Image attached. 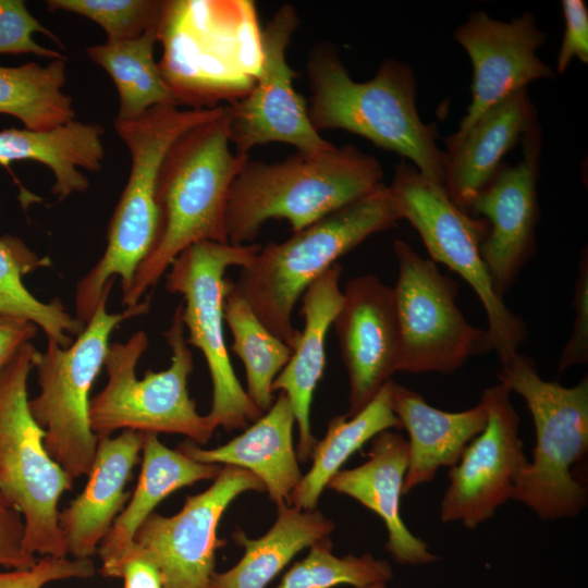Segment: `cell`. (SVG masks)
I'll list each match as a JSON object with an SVG mask.
<instances>
[{
  "mask_svg": "<svg viewBox=\"0 0 588 588\" xmlns=\"http://www.w3.org/2000/svg\"><path fill=\"white\" fill-rule=\"evenodd\" d=\"M228 108L177 137L159 169L156 204L159 224L154 245L122 292L136 306L157 285L172 261L191 245L229 243L225 213L232 183L248 156L233 152Z\"/></svg>",
  "mask_w": 588,
  "mask_h": 588,
  "instance_id": "6da1fadb",
  "label": "cell"
},
{
  "mask_svg": "<svg viewBox=\"0 0 588 588\" xmlns=\"http://www.w3.org/2000/svg\"><path fill=\"white\" fill-rule=\"evenodd\" d=\"M310 86L308 117L317 132L345 130L393 151L425 176L443 185L445 152L434 124H426L416 107L413 69L384 60L369 81H354L338 50L315 47L307 63Z\"/></svg>",
  "mask_w": 588,
  "mask_h": 588,
  "instance_id": "7a4b0ae2",
  "label": "cell"
},
{
  "mask_svg": "<svg viewBox=\"0 0 588 588\" xmlns=\"http://www.w3.org/2000/svg\"><path fill=\"white\" fill-rule=\"evenodd\" d=\"M377 158L353 145L298 152L266 163L249 158L234 179L225 230L232 245H247L270 219H285L298 232L382 185Z\"/></svg>",
  "mask_w": 588,
  "mask_h": 588,
  "instance_id": "3957f363",
  "label": "cell"
},
{
  "mask_svg": "<svg viewBox=\"0 0 588 588\" xmlns=\"http://www.w3.org/2000/svg\"><path fill=\"white\" fill-rule=\"evenodd\" d=\"M400 220L396 203L382 184L290 238L260 247L232 286L262 324L294 351L301 331L293 326L292 314L307 287L340 257Z\"/></svg>",
  "mask_w": 588,
  "mask_h": 588,
  "instance_id": "277c9868",
  "label": "cell"
},
{
  "mask_svg": "<svg viewBox=\"0 0 588 588\" xmlns=\"http://www.w3.org/2000/svg\"><path fill=\"white\" fill-rule=\"evenodd\" d=\"M224 106L179 109L156 106L134 120H114L131 155L126 185L108 224L107 245L98 262L77 283L76 318L86 324L115 277L125 291L157 236L156 185L162 160L173 142L189 128L217 117Z\"/></svg>",
  "mask_w": 588,
  "mask_h": 588,
  "instance_id": "5b68a950",
  "label": "cell"
},
{
  "mask_svg": "<svg viewBox=\"0 0 588 588\" xmlns=\"http://www.w3.org/2000/svg\"><path fill=\"white\" fill-rule=\"evenodd\" d=\"M499 382L520 395L535 425L532 461L512 492L542 519L577 516L587 505V488L573 473L588 452V379L564 387L544 380L531 358L518 353L501 365Z\"/></svg>",
  "mask_w": 588,
  "mask_h": 588,
  "instance_id": "8992f818",
  "label": "cell"
},
{
  "mask_svg": "<svg viewBox=\"0 0 588 588\" xmlns=\"http://www.w3.org/2000/svg\"><path fill=\"white\" fill-rule=\"evenodd\" d=\"M182 309L181 303L164 332L172 354L166 370H149L137 379L136 366L148 346L143 330L124 343L109 344L103 365L108 381L89 402V424L98 439L119 429L183 434L198 445L211 438L215 430L206 415L198 414L187 390L194 359L185 340Z\"/></svg>",
  "mask_w": 588,
  "mask_h": 588,
  "instance_id": "52a82bcc",
  "label": "cell"
},
{
  "mask_svg": "<svg viewBox=\"0 0 588 588\" xmlns=\"http://www.w3.org/2000/svg\"><path fill=\"white\" fill-rule=\"evenodd\" d=\"M36 352L26 342L0 369V491L23 516L25 551L66 558L58 503L73 479L48 454L45 430L28 407L27 379Z\"/></svg>",
  "mask_w": 588,
  "mask_h": 588,
  "instance_id": "ba28073f",
  "label": "cell"
},
{
  "mask_svg": "<svg viewBox=\"0 0 588 588\" xmlns=\"http://www.w3.org/2000/svg\"><path fill=\"white\" fill-rule=\"evenodd\" d=\"M109 295L110 291L103 294L70 346L48 341L46 350L34 356L40 392L28 400V407L45 430L48 454L73 480L88 475L96 453L98 438L89 424V392L105 365L110 335L125 319L146 314L150 305L147 298L123 313L109 314Z\"/></svg>",
  "mask_w": 588,
  "mask_h": 588,
  "instance_id": "9c48e42d",
  "label": "cell"
},
{
  "mask_svg": "<svg viewBox=\"0 0 588 588\" xmlns=\"http://www.w3.org/2000/svg\"><path fill=\"white\" fill-rule=\"evenodd\" d=\"M388 187L401 218L415 228L429 258L457 273L476 293L487 316L492 351L501 365L511 360L526 340L527 328L522 317L497 295L483 262L480 248L488 222L462 210L443 185L405 160L396 167Z\"/></svg>",
  "mask_w": 588,
  "mask_h": 588,
  "instance_id": "30bf717a",
  "label": "cell"
},
{
  "mask_svg": "<svg viewBox=\"0 0 588 588\" xmlns=\"http://www.w3.org/2000/svg\"><path fill=\"white\" fill-rule=\"evenodd\" d=\"M258 244L201 242L185 248L170 265L166 289L184 298L182 320L188 330L186 343L204 355L212 382V404L206 415L211 428L245 429L261 413L240 384L224 340L223 304L228 290L225 272L247 266L260 249Z\"/></svg>",
  "mask_w": 588,
  "mask_h": 588,
  "instance_id": "8fae6325",
  "label": "cell"
},
{
  "mask_svg": "<svg viewBox=\"0 0 588 588\" xmlns=\"http://www.w3.org/2000/svg\"><path fill=\"white\" fill-rule=\"evenodd\" d=\"M393 252L399 371L451 373L473 356L492 351L487 330L470 324L457 306V283L403 240L394 241Z\"/></svg>",
  "mask_w": 588,
  "mask_h": 588,
  "instance_id": "7c38bea8",
  "label": "cell"
},
{
  "mask_svg": "<svg viewBox=\"0 0 588 588\" xmlns=\"http://www.w3.org/2000/svg\"><path fill=\"white\" fill-rule=\"evenodd\" d=\"M297 26L295 8L283 4L260 33V59L253 84L226 106L230 140L237 155L248 156L252 148L273 142L305 154L333 145L314 128L307 103L293 86L295 72L287 63L286 50Z\"/></svg>",
  "mask_w": 588,
  "mask_h": 588,
  "instance_id": "4fadbf2b",
  "label": "cell"
},
{
  "mask_svg": "<svg viewBox=\"0 0 588 588\" xmlns=\"http://www.w3.org/2000/svg\"><path fill=\"white\" fill-rule=\"evenodd\" d=\"M266 491L248 470L223 465L212 485L188 495L172 516L152 513L134 536L131 551L149 559L159 569L164 588H211L221 516L240 494Z\"/></svg>",
  "mask_w": 588,
  "mask_h": 588,
  "instance_id": "5bb4252c",
  "label": "cell"
},
{
  "mask_svg": "<svg viewBox=\"0 0 588 588\" xmlns=\"http://www.w3.org/2000/svg\"><path fill=\"white\" fill-rule=\"evenodd\" d=\"M510 395V389L500 382L483 390L479 401L487 422L449 470L450 483L440 504L442 523L475 529L512 500L514 485L529 461Z\"/></svg>",
  "mask_w": 588,
  "mask_h": 588,
  "instance_id": "9a60e30c",
  "label": "cell"
},
{
  "mask_svg": "<svg viewBox=\"0 0 588 588\" xmlns=\"http://www.w3.org/2000/svg\"><path fill=\"white\" fill-rule=\"evenodd\" d=\"M520 140L519 161L515 166L502 163L465 210L488 222L480 250L493 289L503 301L536 250L537 182L542 146L539 123Z\"/></svg>",
  "mask_w": 588,
  "mask_h": 588,
  "instance_id": "2e32d148",
  "label": "cell"
},
{
  "mask_svg": "<svg viewBox=\"0 0 588 588\" xmlns=\"http://www.w3.org/2000/svg\"><path fill=\"white\" fill-rule=\"evenodd\" d=\"M473 66L471 101L453 136L463 135L489 108L541 78H552L553 69L538 56L546 34L535 16L524 12L511 21L470 13L454 32Z\"/></svg>",
  "mask_w": 588,
  "mask_h": 588,
  "instance_id": "e0dca14e",
  "label": "cell"
},
{
  "mask_svg": "<svg viewBox=\"0 0 588 588\" xmlns=\"http://www.w3.org/2000/svg\"><path fill=\"white\" fill-rule=\"evenodd\" d=\"M333 320L348 376L346 417L360 412L399 371L400 332L392 286L376 274L350 279Z\"/></svg>",
  "mask_w": 588,
  "mask_h": 588,
  "instance_id": "ac0fdd59",
  "label": "cell"
},
{
  "mask_svg": "<svg viewBox=\"0 0 588 588\" xmlns=\"http://www.w3.org/2000/svg\"><path fill=\"white\" fill-rule=\"evenodd\" d=\"M408 463L407 440L384 430L371 440L368 460L354 468L338 471L327 488L353 498L384 523V549L402 565L434 562L428 544L406 527L401 516V498Z\"/></svg>",
  "mask_w": 588,
  "mask_h": 588,
  "instance_id": "d6986e66",
  "label": "cell"
},
{
  "mask_svg": "<svg viewBox=\"0 0 588 588\" xmlns=\"http://www.w3.org/2000/svg\"><path fill=\"white\" fill-rule=\"evenodd\" d=\"M145 432L125 429L118 437L99 438L84 490L59 513L68 554L90 559L121 513L124 491L139 460Z\"/></svg>",
  "mask_w": 588,
  "mask_h": 588,
  "instance_id": "ffe728a7",
  "label": "cell"
},
{
  "mask_svg": "<svg viewBox=\"0 0 588 588\" xmlns=\"http://www.w3.org/2000/svg\"><path fill=\"white\" fill-rule=\"evenodd\" d=\"M537 122L536 107L523 88L489 108L463 135H450L443 187L452 201L465 211L494 176L503 157Z\"/></svg>",
  "mask_w": 588,
  "mask_h": 588,
  "instance_id": "44dd1931",
  "label": "cell"
},
{
  "mask_svg": "<svg viewBox=\"0 0 588 588\" xmlns=\"http://www.w3.org/2000/svg\"><path fill=\"white\" fill-rule=\"evenodd\" d=\"M295 422L291 403L280 392L272 406L246 430L215 449L186 440L177 449L196 462L235 466L258 477L277 505L290 504L302 473L293 444Z\"/></svg>",
  "mask_w": 588,
  "mask_h": 588,
  "instance_id": "7402d4cb",
  "label": "cell"
},
{
  "mask_svg": "<svg viewBox=\"0 0 588 588\" xmlns=\"http://www.w3.org/2000/svg\"><path fill=\"white\" fill-rule=\"evenodd\" d=\"M342 272L343 267L335 262L302 295L304 328L289 363L272 383V392L285 393L291 403L298 427L296 455L304 463L310 460L317 442L311 431L310 408L324 369L326 335L342 304Z\"/></svg>",
  "mask_w": 588,
  "mask_h": 588,
  "instance_id": "603a6c76",
  "label": "cell"
},
{
  "mask_svg": "<svg viewBox=\"0 0 588 588\" xmlns=\"http://www.w3.org/2000/svg\"><path fill=\"white\" fill-rule=\"evenodd\" d=\"M391 402L401 428L408 433L403 495L431 481L439 468L453 467L487 422V412L480 401L462 412H445L394 381Z\"/></svg>",
  "mask_w": 588,
  "mask_h": 588,
  "instance_id": "cb8c5ba5",
  "label": "cell"
},
{
  "mask_svg": "<svg viewBox=\"0 0 588 588\" xmlns=\"http://www.w3.org/2000/svg\"><path fill=\"white\" fill-rule=\"evenodd\" d=\"M142 452V468L134 493L98 548L100 571L131 550L136 531L162 500L197 481L215 479L223 467L196 462L177 448L169 449L156 433L145 432Z\"/></svg>",
  "mask_w": 588,
  "mask_h": 588,
  "instance_id": "d4e9b609",
  "label": "cell"
},
{
  "mask_svg": "<svg viewBox=\"0 0 588 588\" xmlns=\"http://www.w3.org/2000/svg\"><path fill=\"white\" fill-rule=\"evenodd\" d=\"M105 128L98 123L71 121L45 132L26 128L0 131V164L33 160L53 173L51 193L63 200L83 193L89 182L81 169L99 172L102 168Z\"/></svg>",
  "mask_w": 588,
  "mask_h": 588,
  "instance_id": "484cf974",
  "label": "cell"
},
{
  "mask_svg": "<svg viewBox=\"0 0 588 588\" xmlns=\"http://www.w3.org/2000/svg\"><path fill=\"white\" fill-rule=\"evenodd\" d=\"M333 529L334 523L316 509L279 505L277 519L264 536L252 539L241 529L233 534L244 554L230 569L213 573L211 588H266L298 552Z\"/></svg>",
  "mask_w": 588,
  "mask_h": 588,
  "instance_id": "4316f807",
  "label": "cell"
},
{
  "mask_svg": "<svg viewBox=\"0 0 588 588\" xmlns=\"http://www.w3.org/2000/svg\"><path fill=\"white\" fill-rule=\"evenodd\" d=\"M392 383L388 381L357 414L334 416L329 421L324 437L314 446L310 469L291 494L292 506L315 510L331 478L357 450L380 432L401 428L392 408Z\"/></svg>",
  "mask_w": 588,
  "mask_h": 588,
  "instance_id": "83f0119b",
  "label": "cell"
},
{
  "mask_svg": "<svg viewBox=\"0 0 588 588\" xmlns=\"http://www.w3.org/2000/svg\"><path fill=\"white\" fill-rule=\"evenodd\" d=\"M159 25L137 38L86 48L88 58L112 78L119 95L117 120H134L156 106H179L154 50Z\"/></svg>",
  "mask_w": 588,
  "mask_h": 588,
  "instance_id": "f1b7e54d",
  "label": "cell"
},
{
  "mask_svg": "<svg viewBox=\"0 0 588 588\" xmlns=\"http://www.w3.org/2000/svg\"><path fill=\"white\" fill-rule=\"evenodd\" d=\"M65 70V59L46 65L36 62L0 65V113L19 119L24 128L36 132L73 121V99L62 90Z\"/></svg>",
  "mask_w": 588,
  "mask_h": 588,
  "instance_id": "f546056e",
  "label": "cell"
},
{
  "mask_svg": "<svg viewBox=\"0 0 588 588\" xmlns=\"http://www.w3.org/2000/svg\"><path fill=\"white\" fill-rule=\"evenodd\" d=\"M223 318L232 335L230 350L243 362L246 393L261 413L273 404L272 383L293 351L258 319L248 303L228 280Z\"/></svg>",
  "mask_w": 588,
  "mask_h": 588,
  "instance_id": "4dcf8cb0",
  "label": "cell"
},
{
  "mask_svg": "<svg viewBox=\"0 0 588 588\" xmlns=\"http://www.w3.org/2000/svg\"><path fill=\"white\" fill-rule=\"evenodd\" d=\"M47 265L25 244L12 236L0 238V316L28 320L42 329L48 341L70 346L85 324L69 314L59 299L44 303L24 285L23 277L34 268Z\"/></svg>",
  "mask_w": 588,
  "mask_h": 588,
  "instance_id": "1f68e13d",
  "label": "cell"
},
{
  "mask_svg": "<svg viewBox=\"0 0 588 588\" xmlns=\"http://www.w3.org/2000/svg\"><path fill=\"white\" fill-rule=\"evenodd\" d=\"M392 577L391 565L371 554L334 555L328 537L311 546L305 559L296 562L274 588H332L340 585L363 588L387 583Z\"/></svg>",
  "mask_w": 588,
  "mask_h": 588,
  "instance_id": "d6a6232c",
  "label": "cell"
},
{
  "mask_svg": "<svg viewBox=\"0 0 588 588\" xmlns=\"http://www.w3.org/2000/svg\"><path fill=\"white\" fill-rule=\"evenodd\" d=\"M49 11L62 10L85 16L105 30L110 42L139 37L160 24V0H48Z\"/></svg>",
  "mask_w": 588,
  "mask_h": 588,
  "instance_id": "836d02e7",
  "label": "cell"
},
{
  "mask_svg": "<svg viewBox=\"0 0 588 588\" xmlns=\"http://www.w3.org/2000/svg\"><path fill=\"white\" fill-rule=\"evenodd\" d=\"M34 33H42L61 45L57 36L29 13L23 0H0V53H34L52 60L65 59L57 50L37 44L33 39Z\"/></svg>",
  "mask_w": 588,
  "mask_h": 588,
  "instance_id": "e575fe53",
  "label": "cell"
},
{
  "mask_svg": "<svg viewBox=\"0 0 588 588\" xmlns=\"http://www.w3.org/2000/svg\"><path fill=\"white\" fill-rule=\"evenodd\" d=\"M95 572L91 559L42 556L32 567L0 571V588H42L54 580L89 578Z\"/></svg>",
  "mask_w": 588,
  "mask_h": 588,
  "instance_id": "d590c367",
  "label": "cell"
},
{
  "mask_svg": "<svg viewBox=\"0 0 588 588\" xmlns=\"http://www.w3.org/2000/svg\"><path fill=\"white\" fill-rule=\"evenodd\" d=\"M573 306L575 311L573 331L558 360V370H564L588 362V255L581 253L578 273L574 285Z\"/></svg>",
  "mask_w": 588,
  "mask_h": 588,
  "instance_id": "8d00e7d4",
  "label": "cell"
},
{
  "mask_svg": "<svg viewBox=\"0 0 588 588\" xmlns=\"http://www.w3.org/2000/svg\"><path fill=\"white\" fill-rule=\"evenodd\" d=\"M564 35L556 58V70L564 73L577 58L588 63V8L584 0H563Z\"/></svg>",
  "mask_w": 588,
  "mask_h": 588,
  "instance_id": "74e56055",
  "label": "cell"
},
{
  "mask_svg": "<svg viewBox=\"0 0 588 588\" xmlns=\"http://www.w3.org/2000/svg\"><path fill=\"white\" fill-rule=\"evenodd\" d=\"M24 530L21 512L0 491V566L23 569L36 564L38 559L24 549Z\"/></svg>",
  "mask_w": 588,
  "mask_h": 588,
  "instance_id": "f35d334b",
  "label": "cell"
},
{
  "mask_svg": "<svg viewBox=\"0 0 588 588\" xmlns=\"http://www.w3.org/2000/svg\"><path fill=\"white\" fill-rule=\"evenodd\" d=\"M100 572L106 577L122 578L123 588H164L157 566L149 559L131 550Z\"/></svg>",
  "mask_w": 588,
  "mask_h": 588,
  "instance_id": "ab89813d",
  "label": "cell"
},
{
  "mask_svg": "<svg viewBox=\"0 0 588 588\" xmlns=\"http://www.w3.org/2000/svg\"><path fill=\"white\" fill-rule=\"evenodd\" d=\"M37 326L28 320L0 316V369L11 359L22 344L30 342Z\"/></svg>",
  "mask_w": 588,
  "mask_h": 588,
  "instance_id": "60d3db41",
  "label": "cell"
},
{
  "mask_svg": "<svg viewBox=\"0 0 588 588\" xmlns=\"http://www.w3.org/2000/svg\"><path fill=\"white\" fill-rule=\"evenodd\" d=\"M363 588H387V585L385 583H375V584H371V585H368L366 587H363Z\"/></svg>",
  "mask_w": 588,
  "mask_h": 588,
  "instance_id": "b9f144b4",
  "label": "cell"
}]
</instances>
